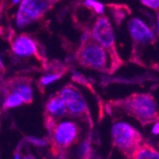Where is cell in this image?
<instances>
[{"instance_id":"3","label":"cell","mask_w":159,"mask_h":159,"mask_svg":"<svg viewBox=\"0 0 159 159\" xmlns=\"http://www.w3.org/2000/svg\"><path fill=\"white\" fill-rule=\"evenodd\" d=\"M91 37L99 45L105 48L111 56V69H115L122 64L115 46V34L110 19L105 16H100L94 22Z\"/></svg>"},{"instance_id":"7","label":"cell","mask_w":159,"mask_h":159,"mask_svg":"<svg viewBox=\"0 0 159 159\" xmlns=\"http://www.w3.org/2000/svg\"><path fill=\"white\" fill-rule=\"evenodd\" d=\"M65 102L68 112L80 118H85L88 113L87 104L82 93L74 86H65L57 93Z\"/></svg>"},{"instance_id":"27","label":"cell","mask_w":159,"mask_h":159,"mask_svg":"<svg viewBox=\"0 0 159 159\" xmlns=\"http://www.w3.org/2000/svg\"><path fill=\"white\" fill-rule=\"evenodd\" d=\"M53 1H54V0H53Z\"/></svg>"},{"instance_id":"6","label":"cell","mask_w":159,"mask_h":159,"mask_svg":"<svg viewBox=\"0 0 159 159\" xmlns=\"http://www.w3.org/2000/svg\"><path fill=\"white\" fill-rule=\"evenodd\" d=\"M52 147L56 151H64L76 143L80 129L78 125L71 120H64L55 123L51 129Z\"/></svg>"},{"instance_id":"4","label":"cell","mask_w":159,"mask_h":159,"mask_svg":"<svg viewBox=\"0 0 159 159\" xmlns=\"http://www.w3.org/2000/svg\"><path fill=\"white\" fill-rule=\"evenodd\" d=\"M111 137L113 145L128 157L142 144L141 134L135 128L126 122H117L111 128Z\"/></svg>"},{"instance_id":"25","label":"cell","mask_w":159,"mask_h":159,"mask_svg":"<svg viewBox=\"0 0 159 159\" xmlns=\"http://www.w3.org/2000/svg\"><path fill=\"white\" fill-rule=\"evenodd\" d=\"M23 159H34V158L31 155H25V156H23Z\"/></svg>"},{"instance_id":"12","label":"cell","mask_w":159,"mask_h":159,"mask_svg":"<svg viewBox=\"0 0 159 159\" xmlns=\"http://www.w3.org/2000/svg\"><path fill=\"white\" fill-rule=\"evenodd\" d=\"M12 91L16 93L24 101V104H30L33 102L34 100V89L32 85L26 82V81H21L14 84Z\"/></svg>"},{"instance_id":"23","label":"cell","mask_w":159,"mask_h":159,"mask_svg":"<svg viewBox=\"0 0 159 159\" xmlns=\"http://www.w3.org/2000/svg\"><path fill=\"white\" fill-rule=\"evenodd\" d=\"M22 2V0H12V1H11V3L13 4V5H16V4H20Z\"/></svg>"},{"instance_id":"8","label":"cell","mask_w":159,"mask_h":159,"mask_svg":"<svg viewBox=\"0 0 159 159\" xmlns=\"http://www.w3.org/2000/svg\"><path fill=\"white\" fill-rule=\"evenodd\" d=\"M128 31L134 46H152L156 36L152 29L138 17H132L128 21Z\"/></svg>"},{"instance_id":"1","label":"cell","mask_w":159,"mask_h":159,"mask_svg":"<svg viewBox=\"0 0 159 159\" xmlns=\"http://www.w3.org/2000/svg\"><path fill=\"white\" fill-rule=\"evenodd\" d=\"M129 115L134 117L142 124L159 121V111L156 101L151 93H134L119 102Z\"/></svg>"},{"instance_id":"13","label":"cell","mask_w":159,"mask_h":159,"mask_svg":"<svg viewBox=\"0 0 159 159\" xmlns=\"http://www.w3.org/2000/svg\"><path fill=\"white\" fill-rule=\"evenodd\" d=\"M24 104V101L22 98L13 91H11L5 98L4 102H3V108L4 109H14L20 107L21 105Z\"/></svg>"},{"instance_id":"10","label":"cell","mask_w":159,"mask_h":159,"mask_svg":"<svg viewBox=\"0 0 159 159\" xmlns=\"http://www.w3.org/2000/svg\"><path fill=\"white\" fill-rule=\"evenodd\" d=\"M46 112H47V117L57 119L60 118L68 112L66 104L63 101V99L56 94L54 96H52L46 104Z\"/></svg>"},{"instance_id":"11","label":"cell","mask_w":159,"mask_h":159,"mask_svg":"<svg viewBox=\"0 0 159 159\" xmlns=\"http://www.w3.org/2000/svg\"><path fill=\"white\" fill-rule=\"evenodd\" d=\"M131 159H159V152L151 146L150 144L144 143L129 156Z\"/></svg>"},{"instance_id":"17","label":"cell","mask_w":159,"mask_h":159,"mask_svg":"<svg viewBox=\"0 0 159 159\" xmlns=\"http://www.w3.org/2000/svg\"><path fill=\"white\" fill-rule=\"evenodd\" d=\"M27 141L29 143H31L34 146H37V147H45L47 146L48 141L43 139V138H39V137H34V136H29L27 138Z\"/></svg>"},{"instance_id":"24","label":"cell","mask_w":159,"mask_h":159,"mask_svg":"<svg viewBox=\"0 0 159 159\" xmlns=\"http://www.w3.org/2000/svg\"><path fill=\"white\" fill-rule=\"evenodd\" d=\"M156 19H157V31H158V33H159V12H157V14H156Z\"/></svg>"},{"instance_id":"5","label":"cell","mask_w":159,"mask_h":159,"mask_svg":"<svg viewBox=\"0 0 159 159\" xmlns=\"http://www.w3.org/2000/svg\"><path fill=\"white\" fill-rule=\"evenodd\" d=\"M53 0H22L16 14V25L23 29L37 21L50 10Z\"/></svg>"},{"instance_id":"9","label":"cell","mask_w":159,"mask_h":159,"mask_svg":"<svg viewBox=\"0 0 159 159\" xmlns=\"http://www.w3.org/2000/svg\"><path fill=\"white\" fill-rule=\"evenodd\" d=\"M11 51L18 57H31L38 52L35 41L26 34L17 35L11 41Z\"/></svg>"},{"instance_id":"2","label":"cell","mask_w":159,"mask_h":159,"mask_svg":"<svg viewBox=\"0 0 159 159\" xmlns=\"http://www.w3.org/2000/svg\"><path fill=\"white\" fill-rule=\"evenodd\" d=\"M78 62L88 69L109 70L111 69V59L109 52L93 39L83 43L77 53Z\"/></svg>"},{"instance_id":"26","label":"cell","mask_w":159,"mask_h":159,"mask_svg":"<svg viewBox=\"0 0 159 159\" xmlns=\"http://www.w3.org/2000/svg\"><path fill=\"white\" fill-rule=\"evenodd\" d=\"M78 1H81V0H78ZM83 1H84V0H83Z\"/></svg>"},{"instance_id":"16","label":"cell","mask_w":159,"mask_h":159,"mask_svg":"<svg viewBox=\"0 0 159 159\" xmlns=\"http://www.w3.org/2000/svg\"><path fill=\"white\" fill-rule=\"evenodd\" d=\"M90 151H91V145L88 141H83L80 143V145L78 147V155L85 159L88 154L90 153Z\"/></svg>"},{"instance_id":"18","label":"cell","mask_w":159,"mask_h":159,"mask_svg":"<svg viewBox=\"0 0 159 159\" xmlns=\"http://www.w3.org/2000/svg\"><path fill=\"white\" fill-rule=\"evenodd\" d=\"M140 2L152 10L158 11L159 10V0H140Z\"/></svg>"},{"instance_id":"20","label":"cell","mask_w":159,"mask_h":159,"mask_svg":"<svg viewBox=\"0 0 159 159\" xmlns=\"http://www.w3.org/2000/svg\"><path fill=\"white\" fill-rule=\"evenodd\" d=\"M152 134H159V121L158 122H156L154 125H153V127H152Z\"/></svg>"},{"instance_id":"19","label":"cell","mask_w":159,"mask_h":159,"mask_svg":"<svg viewBox=\"0 0 159 159\" xmlns=\"http://www.w3.org/2000/svg\"><path fill=\"white\" fill-rule=\"evenodd\" d=\"M113 9H114V11H113L114 20L119 24L122 21V19L126 16V13H125L123 8H116V9L113 8Z\"/></svg>"},{"instance_id":"21","label":"cell","mask_w":159,"mask_h":159,"mask_svg":"<svg viewBox=\"0 0 159 159\" xmlns=\"http://www.w3.org/2000/svg\"><path fill=\"white\" fill-rule=\"evenodd\" d=\"M13 159H23V157L21 156V154H20V152H16V153H14V157H13Z\"/></svg>"},{"instance_id":"22","label":"cell","mask_w":159,"mask_h":159,"mask_svg":"<svg viewBox=\"0 0 159 159\" xmlns=\"http://www.w3.org/2000/svg\"><path fill=\"white\" fill-rule=\"evenodd\" d=\"M4 70V63H3V59H2V56L0 55V73Z\"/></svg>"},{"instance_id":"15","label":"cell","mask_w":159,"mask_h":159,"mask_svg":"<svg viewBox=\"0 0 159 159\" xmlns=\"http://www.w3.org/2000/svg\"><path fill=\"white\" fill-rule=\"evenodd\" d=\"M62 77V74L61 73H51V74H47L45 75H43L40 79V85L41 86H49L52 83L59 80Z\"/></svg>"},{"instance_id":"14","label":"cell","mask_w":159,"mask_h":159,"mask_svg":"<svg viewBox=\"0 0 159 159\" xmlns=\"http://www.w3.org/2000/svg\"><path fill=\"white\" fill-rule=\"evenodd\" d=\"M84 5L87 8L93 10L98 16H102L105 11L104 4L97 1V0H84Z\"/></svg>"}]
</instances>
